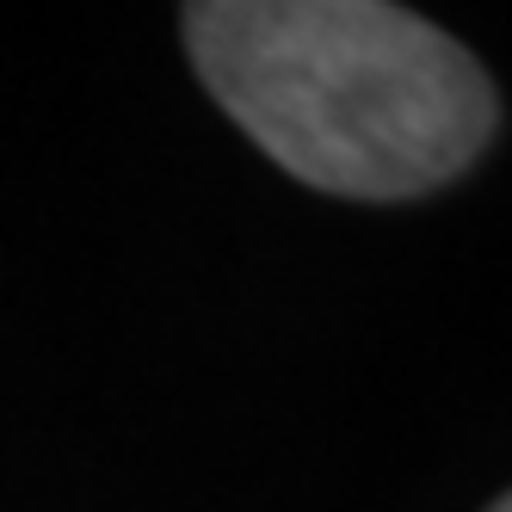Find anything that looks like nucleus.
I'll return each instance as SVG.
<instances>
[{
	"instance_id": "nucleus-2",
	"label": "nucleus",
	"mask_w": 512,
	"mask_h": 512,
	"mask_svg": "<svg viewBox=\"0 0 512 512\" xmlns=\"http://www.w3.org/2000/svg\"><path fill=\"white\" fill-rule=\"evenodd\" d=\"M488 512H512V494H506V500H494V506H488Z\"/></svg>"
},
{
	"instance_id": "nucleus-1",
	"label": "nucleus",
	"mask_w": 512,
	"mask_h": 512,
	"mask_svg": "<svg viewBox=\"0 0 512 512\" xmlns=\"http://www.w3.org/2000/svg\"><path fill=\"white\" fill-rule=\"evenodd\" d=\"M210 99L315 192L420 198L494 136V81L457 38L383 0H198Z\"/></svg>"
}]
</instances>
